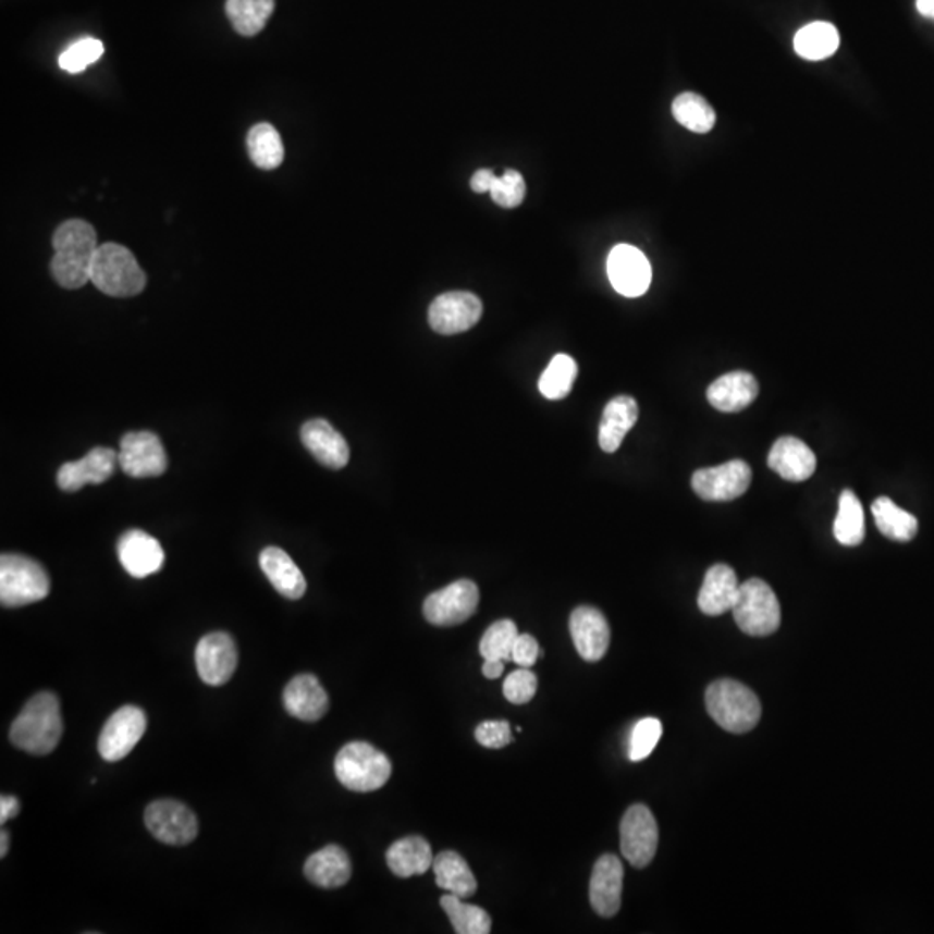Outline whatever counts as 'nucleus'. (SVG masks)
<instances>
[{
	"mask_svg": "<svg viewBox=\"0 0 934 934\" xmlns=\"http://www.w3.org/2000/svg\"><path fill=\"white\" fill-rule=\"evenodd\" d=\"M476 741L483 748L501 749L513 742L509 722L505 720H489L476 727Z\"/></svg>",
	"mask_w": 934,
	"mask_h": 934,
	"instance_id": "obj_44",
	"label": "nucleus"
},
{
	"mask_svg": "<svg viewBox=\"0 0 934 934\" xmlns=\"http://www.w3.org/2000/svg\"><path fill=\"white\" fill-rule=\"evenodd\" d=\"M260 568L281 595L291 601L302 599L307 592L304 573L291 560L287 552L279 548H267L260 554Z\"/></svg>",
	"mask_w": 934,
	"mask_h": 934,
	"instance_id": "obj_27",
	"label": "nucleus"
},
{
	"mask_svg": "<svg viewBox=\"0 0 934 934\" xmlns=\"http://www.w3.org/2000/svg\"><path fill=\"white\" fill-rule=\"evenodd\" d=\"M737 627L751 637L772 636L781 627V604L766 581L751 578L739 587L733 607Z\"/></svg>",
	"mask_w": 934,
	"mask_h": 934,
	"instance_id": "obj_7",
	"label": "nucleus"
},
{
	"mask_svg": "<svg viewBox=\"0 0 934 934\" xmlns=\"http://www.w3.org/2000/svg\"><path fill=\"white\" fill-rule=\"evenodd\" d=\"M433 862L430 843L421 836L398 839L386 851L388 868L398 877L425 874L433 868Z\"/></svg>",
	"mask_w": 934,
	"mask_h": 934,
	"instance_id": "obj_29",
	"label": "nucleus"
},
{
	"mask_svg": "<svg viewBox=\"0 0 934 934\" xmlns=\"http://www.w3.org/2000/svg\"><path fill=\"white\" fill-rule=\"evenodd\" d=\"M119 464L125 475L140 480L163 475L169 466V457L158 434L132 431L120 442Z\"/></svg>",
	"mask_w": 934,
	"mask_h": 934,
	"instance_id": "obj_12",
	"label": "nucleus"
},
{
	"mask_svg": "<svg viewBox=\"0 0 934 934\" xmlns=\"http://www.w3.org/2000/svg\"><path fill=\"white\" fill-rule=\"evenodd\" d=\"M915 8L921 16L934 20V0H915Z\"/></svg>",
	"mask_w": 934,
	"mask_h": 934,
	"instance_id": "obj_49",
	"label": "nucleus"
},
{
	"mask_svg": "<svg viewBox=\"0 0 934 934\" xmlns=\"http://www.w3.org/2000/svg\"><path fill=\"white\" fill-rule=\"evenodd\" d=\"M623 865L616 855H602L593 865L589 897L601 918H613L622 907Z\"/></svg>",
	"mask_w": 934,
	"mask_h": 934,
	"instance_id": "obj_19",
	"label": "nucleus"
},
{
	"mask_svg": "<svg viewBox=\"0 0 934 934\" xmlns=\"http://www.w3.org/2000/svg\"><path fill=\"white\" fill-rule=\"evenodd\" d=\"M282 703L286 712L302 722H317L328 713L329 698L319 678L314 675H298L287 684L282 692Z\"/></svg>",
	"mask_w": 934,
	"mask_h": 934,
	"instance_id": "obj_21",
	"label": "nucleus"
},
{
	"mask_svg": "<svg viewBox=\"0 0 934 934\" xmlns=\"http://www.w3.org/2000/svg\"><path fill=\"white\" fill-rule=\"evenodd\" d=\"M52 246L51 272L58 284L64 290L84 287L90 281L94 257L99 248L93 225L84 220H67L56 231Z\"/></svg>",
	"mask_w": 934,
	"mask_h": 934,
	"instance_id": "obj_1",
	"label": "nucleus"
},
{
	"mask_svg": "<svg viewBox=\"0 0 934 934\" xmlns=\"http://www.w3.org/2000/svg\"><path fill=\"white\" fill-rule=\"evenodd\" d=\"M434 880L438 886L445 892L457 895L460 898H469L478 889L475 874L467 865L466 860L455 851H442L434 857Z\"/></svg>",
	"mask_w": 934,
	"mask_h": 934,
	"instance_id": "obj_30",
	"label": "nucleus"
},
{
	"mask_svg": "<svg viewBox=\"0 0 934 934\" xmlns=\"http://www.w3.org/2000/svg\"><path fill=\"white\" fill-rule=\"evenodd\" d=\"M116 552L123 568L134 578L149 577L160 572L164 563L163 548L146 531L131 530L123 533Z\"/></svg>",
	"mask_w": 934,
	"mask_h": 934,
	"instance_id": "obj_20",
	"label": "nucleus"
},
{
	"mask_svg": "<svg viewBox=\"0 0 934 934\" xmlns=\"http://www.w3.org/2000/svg\"><path fill=\"white\" fill-rule=\"evenodd\" d=\"M490 194L499 207L511 210V208L521 205L525 194H527V184H525L521 173L516 172V170H507L504 175L495 179Z\"/></svg>",
	"mask_w": 934,
	"mask_h": 934,
	"instance_id": "obj_42",
	"label": "nucleus"
},
{
	"mask_svg": "<svg viewBox=\"0 0 934 934\" xmlns=\"http://www.w3.org/2000/svg\"><path fill=\"white\" fill-rule=\"evenodd\" d=\"M834 537L846 548H855L865 537V518L859 497L851 490L839 495V511L834 521Z\"/></svg>",
	"mask_w": 934,
	"mask_h": 934,
	"instance_id": "obj_37",
	"label": "nucleus"
},
{
	"mask_svg": "<svg viewBox=\"0 0 934 934\" xmlns=\"http://www.w3.org/2000/svg\"><path fill=\"white\" fill-rule=\"evenodd\" d=\"M875 525L881 533L897 542H910L918 534L919 523L913 514L898 507L892 499H875L872 504Z\"/></svg>",
	"mask_w": 934,
	"mask_h": 934,
	"instance_id": "obj_32",
	"label": "nucleus"
},
{
	"mask_svg": "<svg viewBox=\"0 0 934 934\" xmlns=\"http://www.w3.org/2000/svg\"><path fill=\"white\" fill-rule=\"evenodd\" d=\"M20 800H17L16 796L4 795L0 798V822L5 824V822L11 821L14 816L20 813Z\"/></svg>",
	"mask_w": 934,
	"mask_h": 934,
	"instance_id": "obj_47",
	"label": "nucleus"
},
{
	"mask_svg": "<svg viewBox=\"0 0 934 934\" xmlns=\"http://www.w3.org/2000/svg\"><path fill=\"white\" fill-rule=\"evenodd\" d=\"M839 42L841 38L836 26L827 22H813L795 35V51L803 60L824 61L838 52Z\"/></svg>",
	"mask_w": 934,
	"mask_h": 934,
	"instance_id": "obj_31",
	"label": "nucleus"
},
{
	"mask_svg": "<svg viewBox=\"0 0 934 934\" xmlns=\"http://www.w3.org/2000/svg\"><path fill=\"white\" fill-rule=\"evenodd\" d=\"M442 909L452 922L457 934H489L492 931V919L489 912L478 905L466 904L457 895H443Z\"/></svg>",
	"mask_w": 934,
	"mask_h": 934,
	"instance_id": "obj_34",
	"label": "nucleus"
},
{
	"mask_svg": "<svg viewBox=\"0 0 934 934\" xmlns=\"http://www.w3.org/2000/svg\"><path fill=\"white\" fill-rule=\"evenodd\" d=\"M148 728V716L134 704H126L114 712L102 727L97 749L105 762H120L143 739Z\"/></svg>",
	"mask_w": 934,
	"mask_h": 934,
	"instance_id": "obj_11",
	"label": "nucleus"
},
{
	"mask_svg": "<svg viewBox=\"0 0 934 934\" xmlns=\"http://www.w3.org/2000/svg\"><path fill=\"white\" fill-rule=\"evenodd\" d=\"M757 378L745 371L728 372L713 381L708 388V402L720 413H741L748 405L757 401Z\"/></svg>",
	"mask_w": 934,
	"mask_h": 934,
	"instance_id": "obj_25",
	"label": "nucleus"
},
{
	"mask_svg": "<svg viewBox=\"0 0 934 934\" xmlns=\"http://www.w3.org/2000/svg\"><path fill=\"white\" fill-rule=\"evenodd\" d=\"M639 419V405L631 396H616L604 408L599 426V445L607 454L618 451L628 431Z\"/></svg>",
	"mask_w": 934,
	"mask_h": 934,
	"instance_id": "obj_28",
	"label": "nucleus"
},
{
	"mask_svg": "<svg viewBox=\"0 0 934 934\" xmlns=\"http://www.w3.org/2000/svg\"><path fill=\"white\" fill-rule=\"evenodd\" d=\"M769 467L787 481H804L815 472L816 457L798 438L783 437L772 446Z\"/></svg>",
	"mask_w": 934,
	"mask_h": 934,
	"instance_id": "obj_23",
	"label": "nucleus"
},
{
	"mask_svg": "<svg viewBox=\"0 0 934 934\" xmlns=\"http://www.w3.org/2000/svg\"><path fill=\"white\" fill-rule=\"evenodd\" d=\"M607 278L619 295L637 298L651 286L653 270L644 253L636 246L618 245L607 257Z\"/></svg>",
	"mask_w": 934,
	"mask_h": 934,
	"instance_id": "obj_15",
	"label": "nucleus"
},
{
	"mask_svg": "<svg viewBox=\"0 0 934 934\" xmlns=\"http://www.w3.org/2000/svg\"><path fill=\"white\" fill-rule=\"evenodd\" d=\"M51 592V580L42 564L23 554L0 557V602L4 607H22L42 601Z\"/></svg>",
	"mask_w": 934,
	"mask_h": 934,
	"instance_id": "obj_6",
	"label": "nucleus"
},
{
	"mask_svg": "<svg viewBox=\"0 0 934 934\" xmlns=\"http://www.w3.org/2000/svg\"><path fill=\"white\" fill-rule=\"evenodd\" d=\"M63 737V716L60 698L54 692H38L25 704L16 716L9 739L26 753L49 754L58 748Z\"/></svg>",
	"mask_w": 934,
	"mask_h": 934,
	"instance_id": "obj_2",
	"label": "nucleus"
},
{
	"mask_svg": "<svg viewBox=\"0 0 934 934\" xmlns=\"http://www.w3.org/2000/svg\"><path fill=\"white\" fill-rule=\"evenodd\" d=\"M573 644L578 654L590 663L601 661L610 648L611 630L606 616L592 606H580L569 618Z\"/></svg>",
	"mask_w": 934,
	"mask_h": 934,
	"instance_id": "obj_18",
	"label": "nucleus"
},
{
	"mask_svg": "<svg viewBox=\"0 0 934 934\" xmlns=\"http://www.w3.org/2000/svg\"><path fill=\"white\" fill-rule=\"evenodd\" d=\"M304 872L319 888H342L352 877V862L342 846L328 845L308 857Z\"/></svg>",
	"mask_w": 934,
	"mask_h": 934,
	"instance_id": "obj_26",
	"label": "nucleus"
},
{
	"mask_svg": "<svg viewBox=\"0 0 934 934\" xmlns=\"http://www.w3.org/2000/svg\"><path fill=\"white\" fill-rule=\"evenodd\" d=\"M706 708L715 724L733 734L748 733L762 716V704L753 690L730 678L708 687Z\"/></svg>",
	"mask_w": 934,
	"mask_h": 934,
	"instance_id": "obj_4",
	"label": "nucleus"
},
{
	"mask_svg": "<svg viewBox=\"0 0 934 934\" xmlns=\"http://www.w3.org/2000/svg\"><path fill=\"white\" fill-rule=\"evenodd\" d=\"M539 680L530 668H519L504 680V696L509 703L527 704L537 695Z\"/></svg>",
	"mask_w": 934,
	"mask_h": 934,
	"instance_id": "obj_43",
	"label": "nucleus"
},
{
	"mask_svg": "<svg viewBox=\"0 0 934 934\" xmlns=\"http://www.w3.org/2000/svg\"><path fill=\"white\" fill-rule=\"evenodd\" d=\"M519 631L513 619H501L493 623L489 630L484 631L480 642V654L483 660L511 661L514 642L518 639Z\"/></svg>",
	"mask_w": 934,
	"mask_h": 934,
	"instance_id": "obj_39",
	"label": "nucleus"
},
{
	"mask_svg": "<svg viewBox=\"0 0 934 934\" xmlns=\"http://www.w3.org/2000/svg\"><path fill=\"white\" fill-rule=\"evenodd\" d=\"M751 467L745 460H730L722 466L704 467L692 476V489L708 502H728L745 495L751 484Z\"/></svg>",
	"mask_w": 934,
	"mask_h": 934,
	"instance_id": "obj_13",
	"label": "nucleus"
},
{
	"mask_svg": "<svg viewBox=\"0 0 934 934\" xmlns=\"http://www.w3.org/2000/svg\"><path fill=\"white\" fill-rule=\"evenodd\" d=\"M661 736H663V725L660 720L653 716L639 720L636 727L631 728L630 746H628V757L631 762H642L653 753Z\"/></svg>",
	"mask_w": 934,
	"mask_h": 934,
	"instance_id": "obj_40",
	"label": "nucleus"
},
{
	"mask_svg": "<svg viewBox=\"0 0 934 934\" xmlns=\"http://www.w3.org/2000/svg\"><path fill=\"white\" fill-rule=\"evenodd\" d=\"M504 663L502 660H484L483 663V675L490 680H495V678L501 677L504 674Z\"/></svg>",
	"mask_w": 934,
	"mask_h": 934,
	"instance_id": "obj_48",
	"label": "nucleus"
},
{
	"mask_svg": "<svg viewBox=\"0 0 934 934\" xmlns=\"http://www.w3.org/2000/svg\"><path fill=\"white\" fill-rule=\"evenodd\" d=\"M248 152L253 163L261 170H275L284 161V144L270 123H258L248 134Z\"/></svg>",
	"mask_w": 934,
	"mask_h": 934,
	"instance_id": "obj_35",
	"label": "nucleus"
},
{
	"mask_svg": "<svg viewBox=\"0 0 934 934\" xmlns=\"http://www.w3.org/2000/svg\"><path fill=\"white\" fill-rule=\"evenodd\" d=\"M9 851V833L8 831H2L0 833V857L4 859L5 855Z\"/></svg>",
	"mask_w": 934,
	"mask_h": 934,
	"instance_id": "obj_50",
	"label": "nucleus"
},
{
	"mask_svg": "<svg viewBox=\"0 0 934 934\" xmlns=\"http://www.w3.org/2000/svg\"><path fill=\"white\" fill-rule=\"evenodd\" d=\"M334 772L337 781L349 791H378L392 775V762L369 742L355 741L340 749L334 760Z\"/></svg>",
	"mask_w": 934,
	"mask_h": 934,
	"instance_id": "obj_5",
	"label": "nucleus"
},
{
	"mask_svg": "<svg viewBox=\"0 0 934 934\" xmlns=\"http://www.w3.org/2000/svg\"><path fill=\"white\" fill-rule=\"evenodd\" d=\"M495 179H497V175L493 173V170H478V172L472 175L471 189L475 191V193L480 194L490 193V189H492L493 182H495Z\"/></svg>",
	"mask_w": 934,
	"mask_h": 934,
	"instance_id": "obj_46",
	"label": "nucleus"
},
{
	"mask_svg": "<svg viewBox=\"0 0 934 934\" xmlns=\"http://www.w3.org/2000/svg\"><path fill=\"white\" fill-rule=\"evenodd\" d=\"M119 466V452L96 446L84 459L66 463L58 471V484L64 492H78L85 484H101L110 480Z\"/></svg>",
	"mask_w": 934,
	"mask_h": 934,
	"instance_id": "obj_17",
	"label": "nucleus"
},
{
	"mask_svg": "<svg viewBox=\"0 0 934 934\" xmlns=\"http://www.w3.org/2000/svg\"><path fill=\"white\" fill-rule=\"evenodd\" d=\"M577 376V362L569 355H556L540 378V393L549 401H561L572 392Z\"/></svg>",
	"mask_w": 934,
	"mask_h": 934,
	"instance_id": "obj_38",
	"label": "nucleus"
},
{
	"mask_svg": "<svg viewBox=\"0 0 934 934\" xmlns=\"http://www.w3.org/2000/svg\"><path fill=\"white\" fill-rule=\"evenodd\" d=\"M196 668L199 678L208 686H223L237 668L236 642L225 631H213L202 637L196 648Z\"/></svg>",
	"mask_w": 934,
	"mask_h": 934,
	"instance_id": "obj_16",
	"label": "nucleus"
},
{
	"mask_svg": "<svg viewBox=\"0 0 934 934\" xmlns=\"http://www.w3.org/2000/svg\"><path fill=\"white\" fill-rule=\"evenodd\" d=\"M144 824L158 841L170 846L189 845L198 836V819L187 804L158 800L144 812Z\"/></svg>",
	"mask_w": 934,
	"mask_h": 934,
	"instance_id": "obj_9",
	"label": "nucleus"
},
{
	"mask_svg": "<svg viewBox=\"0 0 934 934\" xmlns=\"http://www.w3.org/2000/svg\"><path fill=\"white\" fill-rule=\"evenodd\" d=\"M225 13L237 34L253 37L266 28L274 13V0H228Z\"/></svg>",
	"mask_w": 934,
	"mask_h": 934,
	"instance_id": "obj_33",
	"label": "nucleus"
},
{
	"mask_svg": "<svg viewBox=\"0 0 934 934\" xmlns=\"http://www.w3.org/2000/svg\"><path fill=\"white\" fill-rule=\"evenodd\" d=\"M480 590L471 580H457L426 599L422 613L434 627H454L475 615Z\"/></svg>",
	"mask_w": 934,
	"mask_h": 934,
	"instance_id": "obj_8",
	"label": "nucleus"
},
{
	"mask_svg": "<svg viewBox=\"0 0 934 934\" xmlns=\"http://www.w3.org/2000/svg\"><path fill=\"white\" fill-rule=\"evenodd\" d=\"M302 442L322 466L343 469L349 460V446L325 419H311L302 428Z\"/></svg>",
	"mask_w": 934,
	"mask_h": 934,
	"instance_id": "obj_22",
	"label": "nucleus"
},
{
	"mask_svg": "<svg viewBox=\"0 0 934 934\" xmlns=\"http://www.w3.org/2000/svg\"><path fill=\"white\" fill-rule=\"evenodd\" d=\"M481 314L483 304L478 296L467 291H452L434 299L428 311V320L434 333L451 336L475 328L480 322Z\"/></svg>",
	"mask_w": 934,
	"mask_h": 934,
	"instance_id": "obj_14",
	"label": "nucleus"
},
{
	"mask_svg": "<svg viewBox=\"0 0 934 934\" xmlns=\"http://www.w3.org/2000/svg\"><path fill=\"white\" fill-rule=\"evenodd\" d=\"M622 853L637 869L648 868L658 850L656 819L646 804H631L619 825Z\"/></svg>",
	"mask_w": 934,
	"mask_h": 934,
	"instance_id": "obj_10",
	"label": "nucleus"
},
{
	"mask_svg": "<svg viewBox=\"0 0 934 934\" xmlns=\"http://www.w3.org/2000/svg\"><path fill=\"white\" fill-rule=\"evenodd\" d=\"M741 583L736 572L727 564H715L708 569L703 586L699 590L698 606L704 615L718 616L733 611Z\"/></svg>",
	"mask_w": 934,
	"mask_h": 934,
	"instance_id": "obj_24",
	"label": "nucleus"
},
{
	"mask_svg": "<svg viewBox=\"0 0 934 934\" xmlns=\"http://www.w3.org/2000/svg\"><path fill=\"white\" fill-rule=\"evenodd\" d=\"M542 656V649H540L537 639L531 637L530 634H519L518 639L514 642L511 661L518 663L521 668H531L537 663V660Z\"/></svg>",
	"mask_w": 934,
	"mask_h": 934,
	"instance_id": "obj_45",
	"label": "nucleus"
},
{
	"mask_svg": "<svg viewBox=\"0 0 934 934\" xmlns=\"http://www.w3.org/2000/svg\"><path fill=\"white\" fill-rule=\"evenodd\" d=\"M90 282L105 295L131 298L143 293L148 278L131 249L116 243H105L99 245L94 257Z\"/></svg>",
	"mask_w": 934,
	"mask_h": 934,
	"instance_id": "obj_3",
	"label": "nucleus"
},
{
	"mask_svg": "<svg viewBox=\"0 0 934 934\" xmlns=\"http://www.w3.org/2000/svg\"><path fill=\"white\" fill-rule=\"evenodd\" d=\"M102 54L105 46L101 40L93 37L81 38L60 56V66L67 73H82L85 67L101 60Z\"/></svg>",
	"mask_w": 934,
	"mask_h": 934,
	"instance_id": "obj_41",
	"label": "nucleus"
},
{
	"mask_svg": "<svg viewBox=\"0 0 934 934\" xmlns=\"http://www.w3.org/2000/svg\"><path fill=\"white\" fill-rule=\"evenodd\" d=\"M672 113L684 128L695 134H708L716 123V113L712 105L703 96L695 93H684L675 97Z\"/></svg>",
	"mask_w": 934,
	"mask_h": 934,
	"instance_id": "obj_36",
	"label": "nucleus"
}]
</instances>
